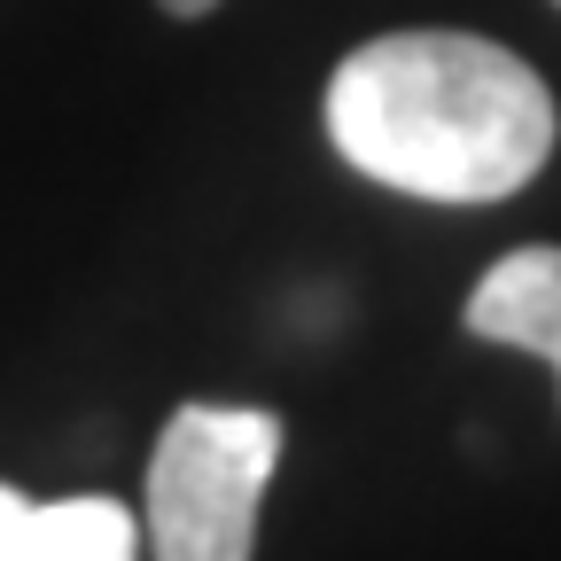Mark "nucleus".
Masks as SVG:
<instances>
[{
  "mask_svg": "<svg viewBox=\"0 0 561 561\" xmlns=\"http://www.w3.org/2000/svg\"><path fill=\"white\" fill-rule=\"evenodd\" d=\"M0 561H140V523L117 500H24L0 483Z\"/></svg>",
  "mask_w": 561,
  "mask_h": 561,
  "instance_id": "4",
  "label": "nucleus"
},
{
  "mask_svg": "<svg viewBox=\"0 0 561 561\" xmlns=\"http://www.w3.org/2000/svg\"><path fill=\"white\" fill-rule=\"evenodd\" d=\"M468 335L530 351V359H546L553 382H561V250L553 242L507 250L468 297Z\"/></svg>",
  "mask_w": 561,
  "mask_h": 561,
  "instance_id": "3",
  "label": "nucleus"
},
{
  "mask_svg": "<svg viewBox=\"0 0 561 561\" xmlns=\"http://www.w3.org/2000/svg\"><path fill=\"white\" fill-rule=\"evenodd\" d=\"M280 468V421L265 405H180L149 453L157 561H250L257 507Z\"/></svg>",
  "mask_w": 561,
  "mask_h": 561,
  "instance_id": "2",
  "label": "nucleus"
},
{
  "mask_svg": "<svg viewBox=\"0 0 561 561\" xmlns=\"http://www.w3.org/2000/svg\"><path fill=\"white\" fill-rule=\"evenodd\" d=\"M157 9H164V16H210L219 0H157Z\"/></svg>",
  "mask_w": 561,
  "mask_h": 561,
  "instance_id": "5",
  "label": "nucleus"
},
{
  "mask_svg": "<svg viewBox=\"0 0 561 561\" xmlns=\"http://www.w3.org/2000/svg\"><path fill=\"white\" fill-rule=\"evenodd\" d=\"M553 9H561V0H553Z\"/></svg>",
  "mask_w": 561,
  "mask_h": 561,
  "instance_id": "6",
  "label": "nucleus"
},
{
  "mask_svg": "<svg viewBox=\"0 0 561 561\" xmlns=\"http://www.w3.org/2000/svg\"><path fill=\"white\" fill-rule=\"evenodd\" d=\"M553 125L546 79L476 32H382L328 79L335 157L421 203H507L546 172Z\"/></svg>",
  "mask_w": 561,
  "mask_h": 561,
  "instance_id": "1",
  "label": "nucleus"
}]
</instances>
